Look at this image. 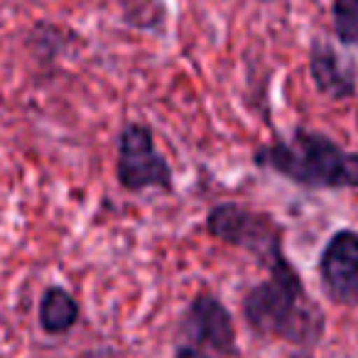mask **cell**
<instances>
[{
	"instance_id": "4",
	"label": "cell",
	"mask_w": 358,
	"mask_h": 358,
	"mask_svg": "<svg viewBox=\"0 0 358 358\" xmlns=\"http://www.w3.org/2000/svg\"><path fill=\"white\" fill-rule=\"evenodd\" d=\"M206 234L216 241L248 250L263 265H268L275 255L282 253V229L278 221L268 214L234 204V201H226L209 211Z\"/></svg>"
},
{
	"instance_id": "11",
	"label": "cell",
	"mask_w": 358,
	"mask_h": 358,
	"mask_svg": "<svg viewBox=\"0 0 358 358\" xmlns=\"http://www.w3.org/2000/svg\"><path fill=\"white\" fill-rule=\"evenodd\" d=\"M265 3H270V0H265Z\"/></svg>"
},
{
	"instance_id": "9",
	"label": "cell",
	"mask_w": 358,
	"mask_h": 358,
	"mask_svg": "<svg viewBox=\"0 0 358 358\" xmlns=\"http://www.w3.org/2000/svg\"><path fill=\"white\" fill-rule=\"evenodd\" d=\"M334 32L346 47H358V0H334Z\"/></svg>"
},
{
	"instance_id": "5",
	"label": "cell",
	"mask_w": 358,
	"mask_h": 358,
	"mask_svg": "<svg viewBox=\"0 0 358 358\" xmlns=\"http://www.w3.org/2000/svg\"><path fill=\"white\" fill-rule=\"evenodd\" d=\"M118 182L128 192L172 189V169L155 148L152 130L143 123H128L118 138Z\"/></svg>"
},
{
	"instance_id": "2",
	"label": "cell",
	"mask_w": 358,
	"mask_h": 358,
	"mask_svg": "<svg viewBox=\"0 0 358 358\" xmlns=\"http://www.w3.org/2000/svg\"><path fill=\"white\" fill-rule=\"evenodd\" d=\"M253 162L307 189H356L358 152L312 130H294L287 140L255 150Z\"/></svg>"
},
{
	"instance_id": "10",
	"label": "cell",
	"mask_w": 358,
	"mask_h": 358,
	"mask_svg": "<svg viewBox=\"0 0 358 358\" xmlns=\"http://www.w3.org/2000/svg\"><path fill=\"white\" fill-rule=\"evenodd\" d=\"M79 358H120L118 353H113V351H108V348H101V351H89V353H84V356H79Z\"/></svg>"
},
{
	"instance_id": "8",
	"label": "cell",
	"mask_w": 358,
	"mask_h": 358,
	"mask_svg": "<svg viewBox=\"0 0 358 358\" xmlns=\"http://www.w3.org/2000/svg\"><path fill=\"white\" fill-rule=\"evenodd\" d=\"M79 319V304L66 289L50 287L40 302V324L47 334H66Z\"/></svg>"
},
{
	"instance_id": "6",
	"label": "cell",
	"mask_w": 358,
	"mask_h": 358,
	"mask_svg": "<svg viewBox=\"0 0 358 358\" xmlns=\"http://www.w3.org/2000/svg\"><path fill=\"white\" fill-rule=\"evenodd\" d=\"M322 287L334 304H358V234L341 229L327 241L319 258Z\"/></svg>"
},
{
	"instance_id": "7",
	"label": "cell",
	"mask_w": 358,
	"mask_h": 358,
	"mask_svg": "<svg viewBox=\"0 0 358 358\" xmlns=\"http://www.w3.org/2000/svg\"><path fill=\"white\" fill-rule=\"evenodd\" d=\"M309 74L319 94L334 101L351 99L356 94V71L329 42L314 40L309 52Z\"/></svg>"
},
{
	"instance_id": "3",
	"label": "cell",
	"mask_w": 358,
	"mask_h": 358,
	"mask_svg": "<svg viewBox=\"0 0 358 358\" xmlns=\"http://www.w3.org/2000/svg\"><path fill=\"white\" fill-rule=\"evenodd\" d=\"M174 358H243L234 317L214 294H196L185 312Z\"/></svg>"
},
{
	"instance_id": "1",
	"label": "cell",
	"mask_w": 358,
	"mask_h": 358,
	"mask_svg": "<svg viewBox=\"0 0 358 358\" xmlns=\"http://www.w3.org/2000/svg\"><path fill=\"white\" fill-rule=\"evenodd\" d=\"M268 280L243 297L245 324L258 336L294 346H314L324 336V312L307 292L287 255L278 253L268 265Z\"/></svg>"
}]
</instances>
